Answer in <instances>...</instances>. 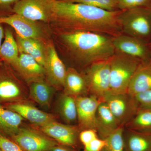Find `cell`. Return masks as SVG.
I'll list each match as a JSON object with an SVG mask.
<instances>
[{
  "instance_id": "18",
  "label": "cell",
  "mask_w": 151,
  "mask_h": 151,
  "mask_svg": "<svg viewBox=\"0 0 151 151\" xmlns=\"http://www.w3.org/2000/svg\"><path fill=\"white\" fill-rule=\"evenodd\" d=\"M63 87L64 94L74 98L86 96L89 92L85 75L72 68L66 70Z\"/></svg>"
},
{
  "instance_id": "4",
  "label": "cell",
  "mask_w": 151,
  "mask_h": 151,
  "mask_svg": "<svg viewBox=\"0 0 151 151\" xmlns=\"http://www.w3.org/2000/svg\"><path fill=\"white\" fill-rule=\"evenodd\" d=\"M119 20L122 29L129 35L146 42L151 37V8H138L122 11Z\"/></svg>"
},
{
  "instance_id": "1",
  "label": "cell",
  "mask_w": 151,
  "mask_h": 151,
  "mask_svg": "<svg viewBox=\"0 0 151 151\" xmlns=\"http://www.w3.org/2000/svg\"><path fill=\"white\" fill-rule=\"evenodd\" d=\"M50 22L63 31H88L114 37L122 27L121 10L109 11L79 3L47 0Z\"/></svg>"
},
{
  "instance_id": "33",
  "label": "cell",
  "mask_w": 151,
  "mask_h": 151,
  "mask_svg": "<svg viewBox=\"0 0 151 151\" xmlns=\"http://www.w3.org/2000/svg\"><path fill=\"white\" fill-rule=\"evenodd\" d=\"M105 145L104 139L96 138L88 145L84 146V151H102Z\"/></svg>"
},
{
  "instance_id": "23",
  "label": "cell",
  "mask_w": 151,
  "mask_h": 151,
  "mask_svg": "<svg viewBox=\"0 0 151 151\" xmlns=\"http://www.w3.org/2000/svg\"><path fill=\"white\" fill-rule=\"evenodd\" d=\"M55 87L44 80L30 84L29 97L39 105L47 107L50 105Z\"/></svg>"
},
{
  "instance_id": "14",
  "label": "cell",
  "mask_w": 151,
  "mask_h": 151,
  "mask_svg": "<svg viewBox=\"0 0 151 151\" xmlns=\"http://www.w3.org/2000/svg\"><path fill=\"white\" fill-rule=\"evenodd\" d=\"M13 67L28 84L43 81L46 76L44 67L32 57L25 53H19Z\"/></svg>"
},
{
  "instance_id": "9",
  "label": "cell",
  "mask_w": 151,
  "mask_h": 151,
  "mask_svg": "<svg viewBox=\"0 0 151 151\" xmlns=\"http://www.w3.org/2000/svg\"><path fill=\"white\" fill-rule=\"evenodd\" d=\"M34 127L63 145L74 147L79 139L80 130L78 126L63 124L53 121L42 126Z\"/></svg>"
},
{
  "instance_id": "31",
  "label": "cell",
  "mask_w": 151,
  "mask_h": 151,
  "mask_svg": "<svg viewBox=\"0 0 151 151\" xmlns=\"http://www.w3.org/2000/svg\"><path fill=\"white\" fill-rule=\"evenodd\" d=\"M139 108H151V89L134 96Z\"/></svg>"
},
{
  "instance_id": "13",
  "label": "cell",
  "mask_w": 151,
  "mask_h": 151,
  "mask_svg": "<svg viewBox=\"0 0 151 151\" xmlns=\"http://www.w3.org/2000/svg\"><path fill=\"white\" fill-rule=\"evenodd\" d=\"M13 11L34 21L50 22L47 0H19L15 4Z\"/></svg>"
},
{
  "instance_id": "8",
  "label": "cell",
  "mask_w": 151,
  "mask_h": 151,
  "mask_svg": "<svg viewBox=\"0 0 151 151\" xmlns=\"http://www.w3.org/2000/svg\"><path fill=\"white\" fill-rule=\"evenodd\" d=\"M10 138L22 151H49L59 144L39 130L28 128H21Z\"/></svg>"
},
{
  "instance_id": "26",
  "label": "cell",
  "mask_w": 151,
  "mask_h": 151,
  "mask_svg": "<svg viewBox=\"0 0 151 151\" xmlns=\"http://www.w3.org/2000/svg\"><path fill=\"white\" fill-rule=\"evenodd\" d=\"M58 110L63 119L69 124L77 120V107L75 98L64 94L60 98Z\"/></svg>"
},
{
  "instance_id": "15",
  "label": "cell",
  "mask_w": 151,
  "mask_h": 151,
  "mask_svg": "<svg viewBox=\"0 0 151 151\" xmlns=\"http://www.w3.org/2000/svg\"><path fill=\"white\" fill-rule=\"evenodd\" d=\"M9 25L13 28L17 34L25 38H31L41 40L43 37L42 30L36 23L25 17L14 14L8 17H0V24Z\"/></svg>"
},
{
  "instance_id": "12",
  "label": "cell",
  "mask_w": 151,
  "mask_h": 151,
  "mask_svg": "<svg viewBox=\"0 0 151 151\" xmlns=\"http://www.w3.org/2000/svg\"><path fill=\"white\" fill-rule=\"evenodd\" d=\"M117 51L142 61H148L151 57V49L147 42L130 35H119L113 39Z\"/></svg>"
},
{
  "instance_id": "32",
  "label": "cell",
  "mask_w": 151,
  "mask_h": 151,
  "mask_svg": "<svg viewBox=\"0 0 151 151\" xmlns=\"http://www.w3.org/2000/svg\"><path fill=\"white\" fill-rule=\"evenodd\" d=\"M98 137L97 131L93 129L82 130L80 131L79 134V140L84 146Z\"/></svg>"
},
{
  "instance_id": "20",
  "label": "cell",
  "mask_w": 151,
  "mask_h": 151,
  "mask_svg": "<svg viewBox=\"0 0 151 151\" xmlns=\"http://www.w3.org/2000/svg\"><path fill=\"white\" fill-rule=\"evenodd\" d=\"M125 151H151V134L124 128Z\"/></svg>"
},
{
  "instance_id": "21",
  "label": "cell",
  "mask_w": 151,
  "mask_h": 151,
  "mask_svg": "<svg viewBox=\"0 0 151 151\" xmlns=\"http://www.w3.org/2000/svg\"><path fill=\"white\" fill-rule=\"evenodd\" d=\"M23 118L0 103V133L8 137L15 134L21 128Z\"/></svg>"
},
{
  "instance_id": "25",
  "label": "cell",
  "mask_w": 151,
  "mask_h": 151,
  "mask_svg": "<svg viewBox=\"0 0 151 151\" xmlns=\"http://www.w3.org/2000/svg\"><path fill=\"white\" fill-rule=\"evenodd\" d=\"M125 128L151 134V108H139Z\"/></svg>"
},
{
  "instance_id": "35",
  "label": "cell",
  "mask_w": 151,
  "mask_h": 151,
  "mask_svg": "<svg viewBox=\"0 0 151 151\" xmlns=\"http://www.w3.org/2000/svg\"><path fill=\"white\" fill-rule=\"evenodd\" d=\"M19 0H0V6L9 5L12 4H15Z\"/></svg>"
},
{
  "instance_id": "19",
  "label": "cell",
  "mask_w": 151,
  "mask_h": 151,
  "mask_svg": "<svg viewBox=\"0 0 151 151\" xmlns=\"http://www.w3.org/2000/svg\"><path fill=\"white\" fill-rule=\"evenodd\" d=\"M151 89V62L142 61L135 71L130 82L128 92L134 96Z\"/></svg>"
},
{
  "instance_id": "5",
  "label": "cell",
  "mask_w": 151,
  "mask_h": 151,
  "mask_svg": "<svg viewBox=\"0 0 151 151\" xmlns=\"http://www.w3.org/2000/svg\"><path fill=\"white\" fill-rule=\"evenodd\" d=\"M2 62L0 64V103L4 105L26 101L29 97L26 88L7 63Z\"/></svg>"
},
{
  "instance_id": "29",
  "label": "cell",
  "mask_w": 151,
  "mask_h": 151,
  "mask_svg": "<svg viewBox=\"0 0 151 151\" xmlns=\"http://www.w3.org/2000/svg\"><path fill=\"white\" fill-rule=\"evenodd\" d=\"M118 10L126 11L138 8H151V0H117Z\"/></svg>"
},
{
  "instance_id": "11",
  "label": "cell",
  "mask_w": 151,
  "mask_h": 151,
  "mask_svg": "<svg viewBox=\"0 0 151 151\" xmlns=\"http://www.w3.org/2000/svg\"><path fill=\"white\" fill-rule=\"evenodd\" d=\"M77 107V122L80 131L96 130V113L102 100L92 94L75 98Z\"/></svg>"
},
{
  "instance_id": "6",
  "label": "cell",
  "mask_w": 151,
  "mask_h": 151,
  "mask_svg": "<svg viewBox=\"0 0 151 151\" xmlns=\"http://www.w3.org/2000/svg\"><path fill=\"white\" fill-rule=\"evenodd\" d=\"M102 100L108 105L120 127H125L139 108L134 97L128 92L114 93L108 91Z\"/></svg>"
},
{
  "instance_id": "39",
  "label": "cell",
  "mask_w": 151,
  "mask_h": 151,
  "mask_svg": "<svg viewBox=\"0 0 151 151\" xmlns=\"http://www.w3.org/2000/svg\"><path fill=\"white\" fill-rule=\"evenodd\" d=\"M0 151H2L1 150V149H0Z\"/></svg>"
},
{
  "instance_id": "3",
  "label": "cell",
  "mask_w": 151,
  "mask_h": 151,
  "mask_svg": "<svg viewBox=\"0 0 151 151\" xmlns=\"http://www.w3.org/2000/svg\"><path fill=\"white\" fill-rule=\"evenodd\" d=\"M142 60L117 51L110 59V92L126 93Z\"/></svg>"
},
{
  "instance_id": "36",
  "label": "cell",
  "mask_w": 151,
  "mask_h": 151,
  "mask_svg": "<svg viewBox=\"0 0 151 151\" xmlns=\"http://www.w3.org/2000/svg\"><path fill=\"white\" fill-rule=\"evenodd\" d=\"M5 32L4 31V29L2 26L0 24V47L2 43L3 38L4 37Z\"/></svg>"
},
{
  "instance_id": "30",
  "label": "cell",
  "mask_w": 151,
  "mask_h": 151,
  "mask_svg": "<svg viewBox=\"0 0 151 151\" xmlns=\"http://www.w3.org/2000/svg\"><path fill=\"white\" fill-rule=\"evenodd\" d=\"M0 149L2 151H22L10 138L0 133Z\"/></svg>"
},
{
  "instance_id": "7",
  "label": "cell",
  "mask_w": 151,
  "mask_h": 151,
  "mask_svg": "<svg viewBox=\"0 0 151 151\" xmlns=\"http://www.w3.org/2000/svg\"><path fill=\"white\" fill-rule=\"evenodd\" d=\"M84 75L89 93L102 99L110 91V59L91 64Z\"/></svg>"
},
{
  "instance_id": "10",
  "label": "cell",
  "mask_w": 151,
  "mask_h": 151,
  "mask_svg": "<svg viewBox=\"0 0 151 151\" xmlns=\"http://www.w3.org/2000/svg\"><path fill=\"white\" fill-rule=\"evenodd\" d=\"M44 67L48 83L55 88L63 87L67 69L60 58L54 45L49 42L45 45Z\"/></svg>"
},
{
  "instance_id": "27",
  "label": "cell",
  "mask_w": 151,
  "mask_h": 151,
  "mask_svg": "<svg viewBox=\"0 0 151 151\" xmlns=\"http://www.w3.org/2000/svg\"><path fill=\"white\" fill-rule=\"evenodd\" d=\"M124 127H119L105 139V145L102 151H125Z\"/></svg>"
},
{
  "instance_id": "28",
  "label": "cell",
  "mask_w": 151,
  "mask_h": 151,
  "mask_svg": "<svg viewBox=\"0 0 151 151\" xmlns=\"http://www.w3.org/2000/svg\"><path fill=\"white\" fill-rule=\"evenodd\" d=\"M68 2L79 3L92 6L105 10H119L117 7V0H61Z\"/></svg>"
},
{
  "instance_id": "38",
  "label": "cell",
  "mask_w": 151,
  "mask_h": 151,
  "mask_svg": "<svg viewBox=\"0 0 151 151\" xmlns=\"http://www.w3.org/2000/svg\"><path fill=\"white\" fill-rule=\"evenodd\" d=\"M150 62H151V58H150Z\"/></svg>"
},
{
  "instance_id": "24",
  "label": "cell",
  "mask_w": 151,
  "mask_h": 151,
  "mask_svg": "<svg viewBox=\"0 0 151 151\" xmlns=\"http://www.w3.org/2000/svg\"><path fill=\"white\" fill-rule=\"evenodd\" d=\"M19 55L17 41L10 29L5 32L4 40L0 47V58L3 62L13 66Z\"/></svg>"
},
{
  "instance_id": "2",
  "label": "cell",
  "mask_w": 151,
  "mask_h": 151,
  "mask_svg": "<svg viewBox=\"0 0 151 151\" xmlns=\"http://www.w3.org/2000/svg\"><path fill=\"white\" fill-rule=\"evenodd\" d=\"M61 40L74 58L85 64L110 59L116 49L113 39L106 35L88 31H63Z\"/></svg>"
},
{
  "instance_id": "22",
  "label": "cell",
  "mask_w": 151,
  "mask_h": 151,
  "mask_svg": "<svg viewBox=\"0 0 151 151\" xmlns=\"http://www.w3.org/2000/svg\"><path fill=\"white\" fill-rule=\"evenodd\" d=\"M16 40L19 53H25L32 57L44 67L45 45H43L41 41L36 39L22 37L17 34Z\"/></svg>"
},
{
  "instance_id": "40",
  "label": "cell",
  "mask_w": 151,
  "mask_h": 151,
  "mask_svg": "<svg viewBox=\"0 0 151 151\" xmlns=\"http://www.w3.org/2000/svg\"></svg>"
},
{
  "instance_id": "34",
  "label": "cell",
  "mask_w": 151,
  "mask_h": 151,
  "mask_svg": "<svg viewBox=\"0 0 151 151\" xmlns=\"http://www.w3.org/2000/svg\"><path fill=\"white\" fill-rule=\"evenodd\" d=\"M49 151H75L70 147L68 146L58 145L55 146L52 148Z\"/></svg>"
},
{
  "instance_id": "37",
  "label": "cell",
  "mask_w": 151,
  "mask_h": 151,
  "mask_svg": "<svg viewBox=\"0 0 151 151\" xmlns=\"http://www.w3.org/2000/svg\"><path fill=\"white\" fill-rule=\"evenodd\" d=\"M2 60H1V58H0V64H1V63L2 62Z\"/></svg>"
},
{
  "instance_id": "16",
  "label": "cell",
  "mask_w": 151,
  "mask_h": 151,
  "mask_svg": "<svg viewBox=\"0 0 151 151\" xmlns=\"http://www.w3.org/2000/svg\"><path fill=\"white\" fill-rule=\"evenodd\" d=\"M26 101L4 104L6 108L16 112L32 123L34 127L40 126L55 121V116L44 112L35 106L27 103Z\"/></svg>"
},
{
  "instance_id": "17",
  "label": "cell",
  "mask_w": 151,
  "mask_h": 151,
  "mask_svg": "<svg viewBox=\"0 0 151 151\" xmlns=\"http://www.w3.org/2000/svg\"><path fill=\"white\" fill-rule=\"evenodd\" d=\"M119 127H121L108 105L102 100L96 113V129L98 135L104 139Z\"/></svg>"
}]
</instances>
